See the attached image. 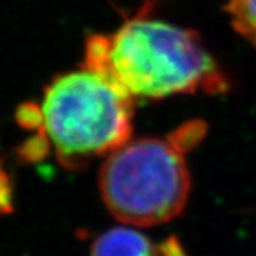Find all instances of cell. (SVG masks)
I'll list each match as a JSON object with an SVG mask.
<instances>
[{
	"label": "cell",
	"instance_id": "4",
	"mask_svg": "<svg viewBox=\"0 0 256 256\" xmlns=\"http://www.w3.org/2000/svg\"><path fill=\"white\" fill-rule=\"evenodd\" d=\"M162 250L140 228L116 226L94 240L90 256H161Z\"/></svg>",
	"mask_w": 256,
	"mask_h": 256
},
{
	"label": "cell",
	"instance_id": "3",
	"mask_svg": "<svg viewBox=\"0 0 256 256\" xmlns=\"http://www.w3.org/2000/svg\"><path fill=\"white\" fill-rule=\"evenodd\" d=\"M184 131L181 142L175 137L131 138L104 158L98 175L101 198L121 225H162L186 206L192 182Z\"/></svg>",
	"mask_w": 256,
	"mask_h": 256
},
{
	"label": "cell",
	"instance_id": "2",
	"mask_svg": "<svg viewBox=\"0 0 256 256\" xmlns=\"http://www.w3.org/2000/svg\"><path fill=\"white\" fill-rule=\"evenodd\" d=\"M134 101L90 68L62 74L46 87L40 137L67 166L106 158L132 138Z\"/></svg>",
	"mask_w": 256,
	"mask_h": 256
},
{
	"label": "cell",
	"instance_id": "7",
	"mask_svg": "<svg viewBox=\"0 0 256 256\" xmlns=\"http://www.w3.org/2000/svg\"><path fill=\"white\" fill-rule=\"evenodd\" d=\"M12 206V184L8 174L0 170V214L9 212Z\"/></svg>",
	"mask_w": 256,
	"mask_h": 256
},
{
	"label": "cell",
	"instance_id": "1",
	"mask_svg": "<svg viewBox=\"0 0 256 256\" xmlns=\"http://www.w3.org/2000/svg\"><path fill=\"white\" fill-rule=\"evenodd\" d=\"M148 12L126 18L111 34L88 37L82 67L106 76L134 100L228 92V77L201 37Z\"/></svg>",
	"mask_w": 256,
	"mask_h": 256
},
{
	"label": "cell",
	"instance_id": "6",
	"mask_svg": "<svg viewBox=\"0 0 256 256\" xmlns=\"http://www.w3.org/2000/svg\"><path fill=\"white\" fill-rule=\"evenodd\" d=\"M18 124L26 128H40L42 126V110L36 104L26 102L18 107L16 112Z\"/></svg>",
	"mask_w": 256,
	"mask_h": 256
},
{
	"label": "cell",
	"instance_id": "5",
	"mask_svg": "<svg viewBox=\"0 0 256 256\" xmlns=\"http://www.w3.org/2000/svg\"><path fill=\"white\" fill-rule=\"evenodd\" d=\"M225 12L234 30L256 48V0H228Z\"/></svg>",
	"mask_w": 256,
	"mask_h": 256
}]
</instances>
